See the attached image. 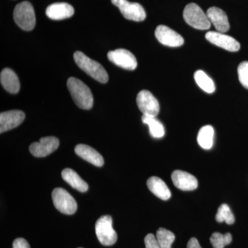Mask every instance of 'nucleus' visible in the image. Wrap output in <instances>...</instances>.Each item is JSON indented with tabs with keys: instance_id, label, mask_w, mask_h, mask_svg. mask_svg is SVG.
Returning a JSON list of instances; mask_svg holds the SVG:
<instances>
[{
	"instance_id": "6",
	"label": "nucleus",
	"mask_w": 248,
	"mask_h": 248,
	"mask_svg": "<svg viewBox=\"0 0 248 248\" xmlns=\"http://www.w3.org/2000/svg\"><path fill=\"white\" fill-rule=\"evenodd\" d=\"M54 205L60 213L73 215L78 209V204L73 196L62 187H56L52 192Z\"/></svg>"
},
{
	"instance_id": "9",
	"label": "nucleus",
	"mask_w": 248,
	"mask_h": 248,
	"mask_svg": "<svg viewBox=\"0 0 248 248\" xmlns=\"http://www.w3.org/2000/svg\"><path fill=\"white\" fill-rule=\"evenodd\" d=\"M137 104L143 115L156 117L159 113V104L157 99L150 91L143 90L138 93Z\"/></svg>"
},
{
	"instance_id": "31",
	"label": "nucleus",
	"mask_w": 248,
	"mask_h": 248,
	"mask_svg": "<svg viewBox=\"0 0 248 248\" xmlns=\"http://www.w3.org/2000/svg\"></svg>"
},
{
	"instance_id": "17",
	"label": "nucleus",
	"mask_w": 248,
	"mask_h": 248,
	"mask_svg": "<svg viewBox=\"0 0 248 248\" xmlns=\"http://www.w3.org/2000/svg\"><path fill=\"white\" fill-rule=\"evenodd\" d=\"M75 152L80 157L97 167H102L104 164V158L102 155L92 147L85 144H79L75 148Z\"/></svg>"
},
{
	"instance_id": "28",
	"label": "nucleus",
	"mask_w": 248,
	"mask_h": 248,
	"mask_svg": "<svg viewBox=\"0 0 248 248\" xmlns=\"http://www.w3.org/2000/svg\"><path fill=\"white\" fill-rule=\"evenodd\" d=\"M146 248H161L154 234H148L144 239Z\"/></svg>"
},
{
	"instance_id": "16",
	"label": "nucleus",
	"mask_w": 248,
	"mask_h": 248,
	"mask_svg": "<svg viewBox=\"0 0 248 248\" xmlns=\"http://www.w3.org/2000/svg\"><path fill=\"white\" fill-rule=\"evenodd\" d=\"M74 8L68 3H55L50 4L46 10L47 17L53 20H62L72 17L74 14Z\"/></svg>"
},
{
	"instance_id": "22",
	"label": "nucleus",
	"mask_w": 248,
	"mask_h": 248,
	"mask_svg": "<svg viewBox=\"0 0 248 248\" xmlns=\"http://www.w3.org/2000/svg\"><path fill=\"white\" fill-rule=\"evenodd\" d=\"M141 120L143 124H147L149 126L150 133L153 138L160 139L164 137V125L159 120H156V117L143 115Z\"/></svg>"
},
{
	"instance_id": "26",
	"label": "nucleus",
	"mask_w": 248,
	"mask_h": 248,
	"mask_svg": "<svg viewBox=\"0 0 248 248\" xmlns=\"http://www.w3.org/2000/svg\"><path fill=\"white\" fill-rule=\"evenodd\" d=\"M210 240L214 248H224L225 246L231 244L232 237L231 233L223 234L219 232H215L212 234Z\"/></svg>"
},
{
	"instance_id": "18",
	"label": "nucleus",
	"mask_w": 248,
	"mask_h": 248,
	"mask_svg": "<svg viewBox=\"0 0 248 248\" xmlns=\"http://www.w3.org/2000/svg\"><path fill=\"white\" fill-rule=\"evenodd\" d=\"M0 81L3 88L12 94H16L20 89L19 80L16 73L11 68H6L1 72Z\"/></svg>"
},
{
	"instance_id": "11",
	"label": "nucleus",
	"mask_w": 248,
	"mask_h": 248,
	"mask_svg": "<svg viewBox=\"0 0 248 248\" xmlns=\"http://www.w3.org/2000/svg\"><path fill=\"white\" fill-rule=\"evenodd\" d=\"M155 37L161 45L169 47H179L184 45V38L170 28L159 25L155 30Z\"/></svg>"
},
{
	"instance_id": "19",
	"label": "nucleus",
	"mask_w": 248,
	"mask_h": 248,
	"mask_svg": "<svg viewBox=\"0 0 248 248\" xmlns=\"http://www.w3.org/2000/svg\"><path fill=\"white\" fill-rule=\"evenodd\" d=\"M147 186L152 193L158 198L166 201L171 197L170 190L166 183L158 177H151L147 181Z\"/></svg>"
},
{
	"instance_id": "4",
	"label": "nucleus",
	"mask_w": 248,
	"mask_h": 248,
	"mask_svg": "<svg viewBox=\"0 0 248 248\" xmlns=\"http://www.w3.org/2000/svg\"><path fill=\"white\" fill-rule=\"evenodd\" d=\"M184 18L190 27L199 30H208L211 26L207 15L195 3H190L186 6Z\"/></svg>"
},
{
	"instance_id": "29",
	"label": "nucleus",
	"mask_w": 248,
	"mask_h": 248,
	"mask_svg": "<svg viewBox=\"0 0 248 248\" xmlns=\"http://www.w3.org/2000/svg\"><path fill=\"white\" fill-rule=\"evenodd\" d=\"M14 248H31L27 240L23 238H17L13 243Z\"/></svg>"
},
{
	"instance_id": "3",
	"label": "nucleus",
	"mask_w": 248,
	"mask_h": 248,
	"mask_svg": "<svg viewBox=\"0 0 248 248\" xmlns=\"http://www.w3.org/2000/svg\"><path fill=\"white\" fill-rule=\"evenodd\" d=\"M14 18L16 24L22 30L30 31L35 28V11L29 1H22L16 6Z\"/></svg>"
},
{
	"instance_id": "30",
	"label": "nucleus",
	"mask_w": 248,
	"mask_h": 248,
	"mask_svg": "<svg viewBox=\"0 0 248 248\" xmlns=\"http://www.w3.org/2000/svg\"><path fill=\"white\" fill-rule=\"evenodd\" d=\"M187 248H202L201 247L198 240L196 238H191L187 243Z\"/></svg>"
},
{
	"instance_id": "23",
	"label": "nucleus",
	"mask_w": 248,
	"mask_h": 248,
	"mask_svg": "<svg viewBox=\"0 0 248 248\" xmlns=\"http://www.w3.org/2000/svg\"><path fill=\"white\" fill-rule=\"evenodd\" d=\"M194 78L197 84L200 86V89L203 90L204 92L207 93H213L215 91V85L213 80L207 76L206 73L203 71H197L194 75Z\"/></svg>"
},
{
	"instance_id": "24",
	"label": "nucleus",
	"mask_w": 248,
	"mask_h": 248,
	"mask_svg": "<svg viewBox=\"0 0 248 248\" xmlns=\"http://www.w3.org/2000/svg\"><path fill=\"white\" fill-rule=\"evenodd\" d=\"M156 237L161 248H171L172 243L175 240V236L172 232L164 228H160L158 230Z\"/></svg>"
},
{
	"instance_id": "7",
	"label": "nucleus",
	"mask_w": 248,
	"mask_h": 248,
	"mask_svg": "<svg viewBox=\"0 0 248 248\" xmlns=\"http://www.w3.org/2000/svg\"><path fill=\"white\" fill-rule=\"evenodd\" d=\"M111 1L119 8L125 19L135 22H142L146 19V13L141 4L130 2L128 0H111Z\"/></svg>"
},
{
	"instance_id": "20",
	"label": "nucleus",
	"mask_w": 248,
	"mask_h": 248,
	"mask_svg": "<svg viewBox=\"0 0 248 248\" xmlns=\"http://www.w3.org/2000/svg\"><path fill=\"white\" fill-rule=\"evenodd\" d=\"M62 179L76 190L81 192H86L89 190L87 183L83 180L79 174L71 169L63 170L62 172Z\"/></svg>"
},
{
	"instance_id": "27",
	"label": "nucleus",
	"mask_w": 248,
	"mask_h": 248,
	"mask_svg": "<svg viewBox=\"0 0 248 248\" xmlns=\"http://www.w3.org/2000/svg\"><path fill=\"white\" fill-rule=\"evenodd\" d=\"M238 76L241 85L248 89V62H243L238 67Z\"/></svg>"
},
{
	"instance_id": "25",
	"label": "nucleus",
	"mask_w": 248,
	"mask_h": 248,
	"mask_svg": "<svg viewBox=\"0 0 248 248\" xmlns=\"http://www.w3.org/2000/svg\"><path fill=\"white\" fill-rule=\"evenodd\" d=\"M215 218L218 223L226 222L228 225L233 224L235 221L234 215L232 213L230 207L226 203L222 204L221 206L218 208Z\"/></svg>"
},
{
	"instance_id": "14",
	"label": "nucleus",
	"mask_w": 248,
	"mask_h": 248,
	"mask_svg": "<svg viewBox=\"0 0 248 248\" xmlns=\"http://www.w3.org/2000/svg\"><path fill=\"white\" fill-rule=\"evenodd\" d=\"M171 178L173 184L179 190L192 191L198 187V181L197 178L190 173L177 170L172 173Z\"/></svg>"
},
{
	"instance_id": "2",
	"label": "nucleus",
	"mask_w": 248,
	"mask_h": 248,
	"mask_svg": "<svg viewBox=\"0 0 248 248\" xmlns=\"http://www.w3.org/2000/svg\"><path fill=\"white\" fill-rule=\"evenodd\" d=\"M73 58L79 68L93 79L102 84H106L108 81V75L99 62L91 60L81 51L76 52Z\"/></svg>"
},
{
	"instance_id": "10",
	"label": "nucleus",
	"mask_w": 248,
	"mask_h": 248,
	"mask_svg": "<svg viewBox=\"0 0 248 248\" xmlns=\"http://www.w3.org/2000/svg\"><path fill=\"white\" fill-rule=\"evenodd\" d=\"M60 141L55 137L41 138L40 141L34 142L29 147V151L36 157H45L58 149Z\"/></svg>"
},
{
	"instance_id": "1",
	"label": "nucleus",
	"mask_w": 248,
	"mask_h": 248,
	"mask_svg": "<svg viewBox=\"0 0 248 248\" xmlns=\"http://www.w3.org/2000/svg\"><path fill=\"white\" fill-rule=\"evenodd\" d=\"M67 87L77 106L84 110H90L93 106V96L89 88L81 80L70 78Z\"/></svg>"
},
{
	"instance_id": "15",
	"label": "nucleus",
	"mask_w": 248,
	"mask_h": 248,
	"mask_svg": "<svg viewBox=\"0 0 248 248\" xmlns=\"http://www.w3.org/2000/svg\"><path fill=\"white\" fill-rule=\"evenodd\" d=\"M206 15L210 23L215 26L217 32L224 33L229 31L230 24L228 16L223 10L213 6L208 10Z\"/></svg>"
},
{
	"instance_id": "21",
	"label": "nucleus",
	"mask_w": 248,
	"mask_h": 248,
	"mask_svg": "<svg viewBox=\"0 0 248 248\" xmlns=\"http://www.w3.org/2000/svg\"><path fill=\"white\" fill-rule=\"evenodd\" d=\"M215 130L212 125H207L202 127L199 131L197 141L199 145L205 150L211 149L213 146Z\"/></svg>"
},
{
	"instance_id": "12",
	"label": "nucleus",
	"mask_w": 248,
	"mask_h": 248,
	"mask_svg": "<svg viewBox=\"0 0 248 248\" xmlns=\"http://www.w3.org/2000/svg\"><path fill=\"white\" fill-rule=\"evenodd\" d=\"M205 38L214 45L231 52H236L239 50L240 44L234 38L226 34L215 31H210L205 35Z\"/></svg>"
},
{
	"instance_id": "5",
	"label": "nucleus",
	"mask_w": 248,
	"mask_h": 248,
	"mask_svg": "<svg viewBox=\"0 0 248 248\" xmlns=\"http://www.w3.org/2000/svg\"><path fill=\"white\" fill-rule=\"evenodd\" d=\"M97 239L103 246H110L115 244L117 234L112 227V218L110 215L101 217L95 223Z\"/></svg>"
},
{
	"instance_id": "13",
	"label": "nucleus",
	"mask_w": 248,
	"mask_h": 248,
	"mask_svg": "<svg viewBox=\"0 0 248 248\" xmlns=\"http://www.w3.org/2000/svg\"><path fill=\"white\" fill-rule=\"evenodd\" d=\"M25 114L21 110H14L0 114V133L17 128L25 120Z\"/></svg>"
},
{
	"instance_id": "8",
	"label": "nucleus",
	"mask_w": 248,
	"mask_h": 248,
	"mask_svg": "<svg viewBox=\"0 0 248 248\" xmlns=\"http://www.w3.org/2000/svg\"><path fill=\"white\" fill-rule=\"evenodd\" d=\"M107 56L112 63L124 69L134 71L138 66V62L135 55L126 49H116L108 52Z\"/></svg>"
}]
</instances>
